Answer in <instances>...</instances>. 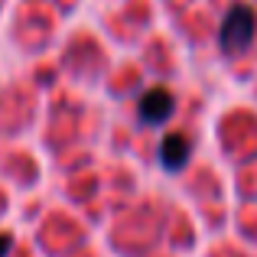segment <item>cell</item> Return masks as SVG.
<instances>
[{
	"label": "cell",
	"mask_w": 257,
	"mask_h": 257,
	"mask_svg": "<svg viewBox=\"0 0 257 257\" xmlns=\"http://www.w3.org/2000/svg\"><path fill=\"white\" fill-rule=\"evenodd\" d=\"M257 33V13L247 4H234L231 10L221 17V30H218V46L225 56H241L247 46L254 43Z\"/></svg>",
	"instance_id": "obj_1"
},
{
	"label": "cell",
	"mask_w": 257,
	"mask_h": 257,
	"mask_svg": "<svg viewBox=\"0 0 257 257\" xmlns=\"http://www.w3.org/2000/svg\"><path fill=\"white\" fill-rule=\"evenodd\" d=\"M173 107H176V101L166 88H150V91H144L137 111H140V120H144V124L157 127V124H166V120L173 117Z\"/></svg>",
	"instance_id": "obj_2"
},
{
	"label": "cell",
	"mask_w": 257,
	"mask_h": 257,
	"mask_svg": "<svg viewBox=\"0 0 257 257\" xmlns=\"http://www.w3.org/2000/svg\"><path fill=\"white\" fill-rule=\"evenodd\" d=\"M10 247H13L10 234H0V257H7V254H10Z\"/></svg>",
	"instance_id": "obj_4"
},
{
	"label": "cell",
	"mask_w": 257,
	"mask_h": 257,
	"mask_svg": "<svg viewBox=\"0 0 257 257\" xmlns=\"http://www.w3.org/2000/svg\"><path fill=\"white\" fill-rule=\"evenodd\" d=\"M189 157H192V144H189L186 134H166L163 144H160V160H163L166 170L179 173L189 163Z\"/></svg>",
	"instance_id": "obj_3"
}]
</instances>
